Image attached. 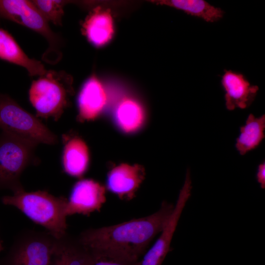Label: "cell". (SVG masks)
Returning a JSON list of instances; mask_svg holds the SVG:
<instances>
[{"mask_svg": "<svg viewBox=\"0 0 265 265\" xmlns=\"http://www.w3.org/2000/svg\"><path fill=\"white\" fill-rule=\"evenodd\" d=\"M174 208L173 204L163 201L160 209L150 215L112 226L88 229L78 238L91 249L113 252L138 261L162 231Z\"/></svg>", "mask_w": 265, "mask_h": 265, "instance_id": "6da1fadb", "label": "cell"}, {"mask_svg": "<svg viewBox=\"0 0 265 265\" xmlns=\"http://www.w3.org/2000/svg\"><path fill=\"white\" fill-rule=\"evenodd\" d=\"M3 205L15 207L35 223L46 228L56 238L67 234V205L63 196L45 190L27 192L22 189L1 198Z\"/></svg>", "mask_w": 265, "mask_h": 265, "instance_id": "7a4b0ae2", "label": "cell"}, {"mask_svg": "<svg viewBox=\"0 0 265 265\" xmlns=\"http://www.w3.org/2000/svg\"><path fill=\"white\" fill-rule=\"evenodd\" d=\"M72 92L69 75L62 71L50 70L33 80L29 98L37 116L57 120L67 106L69 96Z\"/></svg>", "mask_w": 265, "mask_h": 265, "instance_id": "3957f363", "label": "cell"}, {"mask_svg": "<svg viewBox=\"0 0 265 265\" xmlns=\"http://www.w3.org/2000/svg\"><path fill=\"white\" fill-rule=\"evenodd\" d=\"M0 129L36 145H53L57 136L6 94H0Z\"/></svg>", "mask_w": 265, "mask_h": 265, "instance_id": "277c9868", "label": "cell"}, {"mask_svg": "<svg viewBox=\"0 0 265 265\" xmlns=\"http://www.w3.org/2000/svg\"><path fill=\"white\" fill-rule=\"evenodd\" d=\"M37 145L2 132L0 133V189H24L20 177L31 163Z\"/></svg>", "mask_w": 265, "mask_h": 265, "instance_id": "5b68a950", "label": "cell"}, {"mask_svg": "<svg viewBox=\"0 0 265 265\" xmlns=\"http://www.w3.org/2000/svg\"><path fill=\"white\" fill-rule=\"evenodd\" d=\"M56 239L48 232H23L0 259V265H49Z\"/></svg>", "mask_w": 265, "mask_h": 265, "instance_id": "8992f818", "label": "cell"}, {"mask_svg": "<svg viewBox=\"0 0 265 265\" xmlns=\"http://www.w3.org/2000/svg\"><path fill=\"white\" fill-rule=\"evenodd\" d=\"M0 17L40 34L48 41L52 52L56 51L59 39L31 0H0Z\"/></svg>", "mask_w": 265, "mask_h": 265, "instance_id": "52a82bcc", "label": "cell"}, {"mask_svg": "<svg viewBox=\"0 0 265 265\" xmlns=\"http://www.w3.org/2000/svg\"><path fill=\"white\" fill-rule=\"evenodd\" d=\"M191 189L190 172L187 170L184 185L166 224L156 242L136 265H161L168 253L172 250L171 240L183 209L191 195Z\"/></svg>", "mask_w": 265, "mask_h": 265, "instance_id": "ba28073f", "label": "cell"}, {"mask_svg": "<svg viewBox=\"0 0 265 265\" xmlns=\"http://www.w3.org/2000/svg\"><path fill=\"white\" fill-rule=\"evenodd\" d=\"M106 187L92 179H85L76 182L67 199V214L89 215L100 211L106 202Z\"/></svg>", "mask_w": 265, "mask_h": 265, "instance_id": "9c48e42d", "label": "cell"}, {"mask_svg": "<svg viewBox=\"0 0 265 265\" xmlns=\"http://www.w3.org/2000/svg\"><path fill=\"white\" fill-rule=\"evenodd\" d=\"M145 176V169L141 165L121 164L108 172L106 188L120 199L130 200L135 196Z\"/></svg>", "mask_w": 265, "mask_h": 265, "instance_id": "30bf717a", "label": "cell"}, {"mask_svg": "<svg viewBox=\"0 0 265 265\" xmlns=\"http://www.w3.org/2000/svg\"><path fill=\"white\" fill-rule=\"evenodd\" d=\"M221 83L226 91V106L229 110L247 107L259 90L258 86L251 85L242 74L231 70H225Z\"/></svg>", "mask_w": 265, "mask_h": 265, "instance_id": "8fae6325", "label": "cell"}, {"mask_svg": "<svg viewBox=\"0 0 265 265\" xmlns=\"http://www.w3.org/2000/svg\"><path fill=\"white\" fill-rule=\"evenodd\" d=\"M91 250L67 234L56 238L49 265H91Z\"/></svg>", "mask_w": 265, "mask_h": 265, "instance_id": "7c38bea8", "label": "cell"}, {"mask_svg": "<svg viewBox=\"0 0 265 265\" xmlns=\"http://www.w3.org/2000/svg\"><path fill=\"white\" fill-rule=\"evenodd\" d=\"M106 95L101 82L95 77L89 78L82 85L78 98L79 117L80 120L96 118L106 103Z\"/></svg>", "mask_w": 265, "mask_h": 265, "instance_id": "4fadbf2b", "label": "cell"}, {"mask_svg": "<svg viewBox=\"0 0 265 265\" xmlns=\"http://www.w3.org/2000/svg\"><path fill=\"white\" fill-rule=\"evenodd\" d=\"M0 58L25 68L30 76H40L47 71L39 61L29 57L13 36L0 28Z\"/></svg>", "mask_w": 265, "mask_h": 265, "instance_id": "5bb4252c", "label": "cell"}, {"mask_svg": "<svg viewBox=\"0 0 265 265\" xmlns=\"http://www.w3.org/2000/svg\"><path fill=\"white\" fill-rule=\"evenodd\" d=\"M89 161L88 147L84 141L77 136L65 140L62 164L65 173L75 177H80L86 171Z\"/></svg>", "mask_w": 265, "mask_h": 265, "instance_id": "9a60e30c", "label": "cell"}, {"mask_svg": "<svg viewBox=\"0 0 265 265\" xmlns=\"http://www.w3.org/2000/svg\"><path fill=\"white\" fill-rule=\"evenodd\" d=\"M114 119L122 132L132 133L138 131L143 125L145 113L139 103L131 98H125L117 105L114 112Z\"/></svg>", "mask_w": 265, "mask_h": 265, "instance_id": "2e32d148", "label": "cell"}, {"mask_svg": "<svg viewBox=\"0 0 265 265\" xmlns=\"http://www.w3.org/2000/svg\"><path fill=\"white\" fill-rule=\"evenodd\" d=\"M84 32L89 42L96 46L107 43L113 33V20L107 12L96 10L86 20Z\"/></svg>", "mask_w": 265, "mask_h": 265, "instance_id": "e0dca14e", "label": "cell"}, {"mask_svg": "<svg viewBox=\"0 0 265 265\" xmlns=\"http://www.w3.org/2000/svg\"><path fill=\"white\" fill-rule=\"evenodd\" d=\"M157 3L172 6L192 16L202 18L208 22H214L223 17L224 11L203 0H160Z\"/></svg>", "mask_w": 265, "mask_h": 265, "instance_id": "ac0fdd59", "label": "cell"}, {"mask_svg": "<svg viewBox=\"0 0 265 265\" xmlns=\"http://www.w3.org/2000/svg\"><path fill=\"white\" fill-rule=\"evenodd\" d=\"M265 116L256 118L250 114L245 126L240 128V134L237 139L236 147L241 155L254 149L265 137Z\"/></svg>", "mask_w": 265, "mask_h": 265, "instance_id": "d6986e66", "label": "cell"}, {"mask_svg": "<svg viewBox=\"0 0 265 265\" xmlns=\"http://www.w3.org/2000/svg\"><path fill=\"white\" fill-rule=\"evenodd\" d=\"M43 16L56 26L62 25L65 1L53 0H31Z\"/></svg>", "mask_w": 265, "mask_h": 265, "instance_id": "ffe728a7", "label": "cell"}, {"mask_svg": "<svg viewBox=\"0 0 265 265\" xmlns=\"http://www.w3.org/2000/svg\"><path fill=\"white\" fill-rule=\"evenodd\" d=\"M91 250L92 255L91 265H136L137 262L113 252L105 250Z\"/></svg>", "mask_w": 265, "mask_h": 265, "instance_id": "44dd1931", "label": "cell"}, {"mask_svg": "<svg viewBox=\"0 0 265 265\" xmlns=\"http://www.w3.org/2000/svg\"><path fill=\"white\" fill-rule=\"evenodd\" d=\"M257 180L261 185L262 188H265V163L260 164L258 167V172L256 175Z\"/></svg>", "mask_w": 265, "mask_h": 265, "instance_id": "7402d4cb", "label": "cell"}, {"mask_svg": "<svg viewBox=\"0 0 265 265\" xmlns=\"http://www.w3.org/2000/svg\"><path fill=\"white\" fill-rule=\"evenodd\" d=\"M3 250V246L2 245V242L1 240L0 239V252L2 251Z\"/></svg>", "mask_w": 265, "mask_h": 265, "instance_id": "603a6c76", "label": "cell"}]
</instances>
